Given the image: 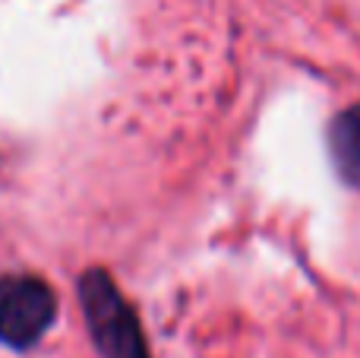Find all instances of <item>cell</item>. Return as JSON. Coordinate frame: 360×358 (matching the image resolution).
<instances>
[{
	"label": "cell",
	"mask_w": 360,
	"mask_h": 358,
	"mask_svg": "<svg viewBox=\"0 0 360 358\" xmlns=\"http://www.w3.org/2000/svg\"><path fill=\"white\" fill-rule=\"evenodd\" d=\"M329 156L342 181L360 190V101L332 118Z\"/></svg>",
	"instance_id": "obj_3"
},
{
	"label": "cell",
	"mask_w": 360,
	"mask_h": 358,
	"mask_svg": "<svg viewBox=\"0 0 360 358\" xmlns=\"http://www.w3.org/2000/svg\"><path fill=\"white\" fill-rule=\"evenodd\" d=\"M54 292L35 276L0 279V342L29 349L54 321Z\"/></svg>",
	"instance_id": "obj_2"
},
{
	"label": "cell",
	"mask_w": 360,
	"mask_h": 358,
	"mask_svg": "<svg viewBox=\"0 0 360 358\" xmlns=\"http://www.w3.org/2000/svg\"><path fill=\"white\" fill-rule=\"evenodd\" d=\"M82 302H86L89 327L95 333L105 358H149L146 342L139 333V323L133 311L124 304L117 289L105 273H89L82 279Z\"/></svg>",
	"instance_id": "obj_1"
}]
</instances>
